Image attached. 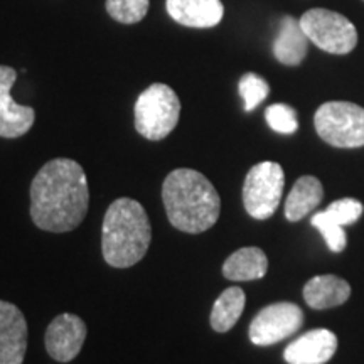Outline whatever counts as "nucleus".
Wrapping results in <instances>:
<instances>
[{"label":"nucleus","mask_w":364,"mask_h":364,"mask_svg":"<svg viewBox=\"0 0 364 364\" xmlns=\"http://www.w3.org/2000/svg\"><path fill=\"white\" fill-rule=\"evenodd\" d=\"M309 38L292 16H285L280 22L279 36L273 43V54L277 61L285 66H299L307 56Z\"/></svg>","instance_id":"obj_15"},{"label":"nucleus","mask_w":364,"mask_h":364,"mask_svg":"<svg viewBox=\"0 0 364 364\" xmlns=\"http://www.w3.org/2000/svg\"><path fill=\"white\" fill-rule=\"evenodd\" d=\"M312 226H316L321 235L324 236L327 247H329L331 252L339 253L346 248V243H348V238H346V233L343 226L336 225L331 220H327L324 213H317V215L312 216Z\"/></svg>","instance_id":"obj_23"},{"label":"nucleus","mask_w":364,"mask_h":364,"mask_svg":"<svg viewBox=\"0 0 364 364\" xmlns=\"http://www.w3.org/2000/svg\"><path fill=\"white\" fill-rule=\"evenodd\" d=\"M285 186L280 164L260 162L253 166L243 184V204L255 220H268L279 208Z\"/></svg>","instance_id":"obj_7"},{"label":"nucleus","mask_w":364,"mask_h":364,"mask_svg":"<svg viewBox=\"0 0 364 364\" xmlns=\"http://www.w3.org/2000/svg\"><path fill=\"white\" fill-rule=\"evenodd\" d=\"M152 240V226L142 204L135 199L113 201L102 226V252L110 267L129 268L147 253Z\"/></svg>","instance_id":"obj_3"},{"label":"nucleus","mask_w":364,"mask_h":364,"mask_svg":"<svg viewBox=\"0 0 364 364\" xmlns=\"http://www.w3.org/2000/svg\"><path fill=\"white\" fill-rule=\"evenodd\" d=\"M322 198H324V189L317 177H300L285 201V218L292 223L300 221L321 204Z\"/></svg>","instance_id":"obj_17"},{"label":"nucleus","mask_w":364,"mask_h":364,"mask_svg":"<svg viewBox=\"0 0 364 364\" xmlns=\"http://www.w3.org/2000/svg\"><path fill=\"white\" fill-rule=\"evenodd\" d=\"M265 118H267V124L270 125V129L279 132V134L290 135L294 134V132H297L299 129L297 113H295L294 108L289 107V105H284V103L272 105V107L267 108Z\"/></svg>","instance_id":"obj_21"},{"label":"nucleus","mask_w":364,"mask_h":364,"mask_svg":"<svg viewBox=\"0 0 364 364\" xmlns=\"http://www.w3.org/2000/svg\"><path fill=\"white\" fill-rule=\"evenodd\" d=\"M304 324L302 309L290 302L262 309L250 324V339L257 346H272L295 334Z\"/></svg>","instance_id":"obj_8"},{"label":"nucleus","mask_w":364,"mask_h":364,"mask_svg":"<svg viewBox=\"0 0 364 364\" xmlns=\"http://www.w3.org/2000/svg\"><path fill=\"white\" fill-rule=\"evenodd\" d=\"M162 201L171 225L184 233H204L220 218V194L194 169L172 171L162 184Z\"/></svg>","instance_id":"obj_2"},{"label":"nucleus","mask_w":364,"mask_h":364,"mask_svg":"<svg viewBox=\"0 0 364 364\" xmlns=\"http://www.w3.org/2000/svg\"><path fill=\"white\" fill-rule=\"evenodd\" d=\"M300 27L311 43L329 54H349L358 44V31L343 14L311 9L300 17Z\"/></svg>","instance_id":"obj_6"},{"label":"nucleus","mask_w":364,"mask_h":364,"mask_svg":"<svg viewBox=\"0 0 364 364\" xmlns=\"http://www.w3.org/2000/svg\"><path fill=\"white\" fill-rule=\"evenodd\" d=\"M364 211L363 204L358 201V199H351V198H346V199H339V201L332 203L329 208L326 209L324 215L327 220H331L332 223L339 226H348L356 223L359 218H361Z\"/></svg>","instance_id":"obj_22"},{"label":"nucleus","mask_w":364,"mask_h":364,"mask_svg":"<svg viewBox=\"0 0 364 364\" xmlns=\"http://www.w3.org/2000/svg\"><path fill=\"white\" fill-rule=\"evenodd\" d=\"M349 295H351V285L336 275L314 277L304 287V299L309 307L316 311L343 306Z\"/></svg>","instance_id":"obj_14"},{"label":"nucleus","mask_w":364,"mask_h":364,"mask_svg":"<svg viewBox=\"0 0 364 364\" xmlns=\"http://www.w3.org/2000/svg\"><path fill=\"white\" fill-rule=\"evenodd\" d=\"M240 95L245 102V110L252 112L260 105L270 93V86L262 76L255 73H247L240 80Z\"/></svg>","instance_id":"obj_20"},{"label":"nucleus","mask_w":364,"mask_h":364,"mask_svg":"<svg viewBox=\"0 0 364 364\" xmlns=\"http://www.w3.org/2000/svg\"><path fill=\"white\" fill-rule=\"evenodd\" d=\"M86 339L83 318L73 314H61L46 331V351L59 363H70L78 356Z\"/></svg>","instance_id":"obj_10"},{"label":"nucleus","mask_w":364,"mask_h":364,"mask_svg":"<svg viewBox=\"0 0 364 364\" xmlns=\"http://www.w3.org/2000/svg\"><path fill=\"white\" fill-rule=\"evenodd\" d=\"M318 136L332 147L356 149L364 145V108L349 102L321 105L314 117Z\"/></svg>","instance_id":"obj_5"},{"label":"nucleus","mask_w":364,"mask_h":364,"mask_svg":"<svg viewBox=\"0 0 364 364\" xmlns=\"http://www.w3.org/2000/svg\"><path fill=\"white\" fill-rule=\"evenodd\" d=\"M17 80V71L0 66V136L17 139L27 134L36 120L34 108L14 102L11 90Z\"/></svg>","instance_id":"obj_9"},{"label":"nucleus","mask_w":364,"mask_h":364,"mask_svg":"<svg viewBox=\"0 0 364 364\" xmlns=\"http://www.w3.org/2000/svg\"><path fill=\"white\" fill-rule=\"evenodd\" d=\"M245 292L240 287H230L215 302L211 311V327L216 332H228L233 329L245 309Z\"/></svg>","instance_id":"obj_18"},{"label":"nucleus","mask_w":364,"mask_h":364,"mask_svg":"<svg viewBox=\"0 0 364 364\" xmlns=\"http://www.w3.org/2000/svg\"><path fill=\"white\" fill-rule=\"evenodd\" d=\"M90 189L83 167L71 159H54L41 167L31 184V218L49 233H66L88 213Z\"/></svg>","instance_id":"obj_1"},{"label":"nucleus","mask_w":364,"mask_h":364,"mask_svg":"<svg viewBox=\"0 0 364 364\" xmlns=\"http://www.w3.org/2000/svg\"><path fill=\"white\" fill-rule=\"evenodd\" d=\"M181 117V102L176 91L164 83H154L135 103V129L144 139H166Z\"/></svg>","instance_id":"obj_4"},{"label":"nucleus","mask_w":364,"mask_h":364,"mask_svg":"<svg viewBox=\"0 0 364 364\" xmlns=\"http://www.w3.org/2000/svg\"><path fill=\"white\" fill-rule=\"evenodd\" d=\"M27 349V324L21 309L0 300V364H22Z\"/></svg>","instance_id":"obj_11"},{"label":"nucleus","mask_w":364,"mask_h":364,"mask_svg":"<svg viewBox=\"0 0 364 364\" xmlns=\"http://www.w3.org/2000/svg\"><path fill=\"white\" fill-rule=\"evenodd\" d=\"M338 351V338L327 329H314L287 346L284 358L289 364H326Z\"/></svg>","instance_id":"obj_12"},{"label":"nucleus","mask_w":364,"mask_h":364,"mask_svg":"<svg viewBox=\"0 0 364 364\" xmlns=\"http://www.w3.org/2000/svg\"><path fill=\"white\" fill-rule=\"evenodd\" d=\"M149 0H107V12L122 24H136L147 16Z\"/></svg>","instance_id":"obj_19"},{"label":"nucleus","mask_w":364,"mask_h":364,"mask_svg":"<svg viewBox=\"0 0 364 364\" xmlns=\"http://www.w3.org/2000/svg\"><path fill=\"white\" fill-rule=\"evenodd\" d=\"M268 270V258L263 250L247 247L235 252L223 265V275L233 282H250L265 277Z\"/></svg>","instance_id":"obj_16"},{"label":"nucleus","mask_w":364,"mask_h":364,"mask_svg":"<svg viewBox=\"0 0 364 364\" xmlns=\"http://www.w3.org/2000/svg\"><path fill=\"white\" fill-rule=\"evenodd\" d=\"M167 12L181 26L208 29L220 24L225 7L221 0H167Z\"/></svg>","instance_id":"obj_13"}]
</instances>
